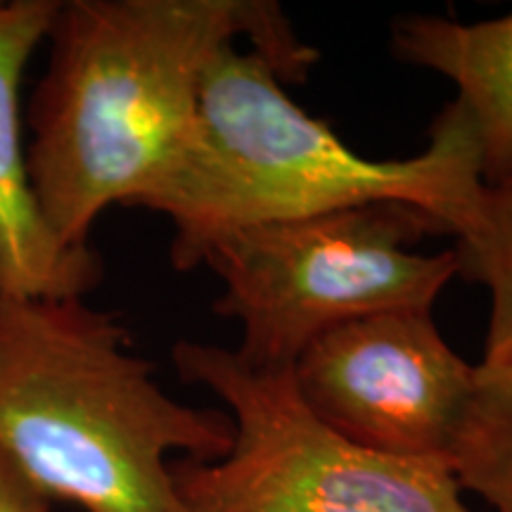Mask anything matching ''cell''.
Instances as JSON below:
<instances>
[{"instance_id": "6da1fadb", "label": "cell", "mask_w": 512, "mask_h": 512, "mask_svg": "<svg viewBox=\"0 0 512 512\" xmlns=\"http://www.w3.org/2000/svg\"><path fill=\"white\" fill-rule=\"evenodd\" d=\"M247 41L285 83L318 60L271 0H67L29 102V176L62 245L112 204L143 207L183 157L211 62Z\"/></svg>"}, {"instance_id": "7a4b0ae2", "label": "cell", "mask_w": 512, "mask_h": 512, "mask_svg": "<svg viewBox=\"0 0 512 512\" xmlns=\"http://www.w3.org/2000/svg\"><path fill=\"white\" fill-rule=\"evenodd\" d=\"M266 55L238 43L211 62L183 157L143 207L174 226L171 264L202 266L216 240L256 223L290 221L375 202L427 214L458 242L482 226L486 190L470 119L456 100L411 159H368L328 121L304 112Z\"/></svg>"}, {"instance_id": "3957f363", "label": "cell", "mask_w": 512, "mask_h": 512, "mask_svg": "<svg viewBox=\"0 0 512 512\" xmlns=\"http://www.w3.org/2000/svg\"><path fill=\"white\" fill-rule=\"evenodd\" d=\"M228 413L176 401L131 332L83 297L0 299V456L86 512H188L171 453H228Z\"/></svg>"}, {"instance_id": "277c9868", "label": "cell", "mask_w": 512, "mask_h": 512, "mask_svg": "<svg viewBox=\"0 0 512 512\" xmlns=\"http://www.w3.org/2000/svg\"><path fill=\"white\" fill-rule=\"evenodd\" d=\"M446 235L422 211L396 202L256 223L216 240L202 266L221 278L214 311L238 320V354L254 366H294L323 332L387 311H432L460 275L456 249L420 254Z\"/></svg>"}, {"instance_id": "5b68a950", "label": "cell", "mask_w": 512, "mask_h": 512, "mask_svg": "<svg viewBox=\"0 0 512 512\" xmlns=\"http://www.w3.org/2000/svg\"><path fill=\"white\" fill-rule=\"evenodd\" d=\"M176 373L228 406L219 460L171 465L188 512H472L446 460L361 446L306 406L292 366H254L219 344L178 342Z\"/></svg>"}, {"instance_id": "8992f818", "label": "cell", "mask_w": 512, "mask_h": 512, "mask_svg": "<svg viewBox=\"0 0 512 512\" xmlns=\"http://www.w3.org/2000/svg\"><path fill=\"white\" fill-rule=\"evenodd\" d=\"M475 370L446 342L432 311H387L323 332L292 375L306 406L356 444L446 460Z\"/></svg>"}, {"instance_id": "52a82bcc", "label": "cell", "mask_w": 512, "mask_h": 512, "mask_svg": "<svg viewBox=\"0 0 512 512\" xmlns=\"http://www.w3.org/2000/svg\"><path fill=\"white\" fill-rule=\"evenodd\" d=\"M62 0H0V299L86 297L102 278L93 247L62 245L29 176L22 79Z\"/></svg>"}, {"instance_id": "ba28073f", "label": "cell", "mask_w": 512, "mask_h": 512, "mask_svg": "<svg viewBox=\"0 0 512 512\" xmlns=\"http://www.w3.org/2000/svg\"><path fill=\"white\" fill-rule=\"evenodd\" d=\"M401 62L430 69L456 86L475 131L486 185L512 181V12L484 22L403 15L392 24Z\"/></svg>"}, {"instance_id": "9c48e42d", "label": "cell", "mask_w": 512, "mask_h": 512, "mask_svg": "<svg viewBox=\"0 0 512 512\" xmlns=\"http://www.w3.org/2000/svg\"><path fill=\"white\" fill-rule=\"evenodd\" d=\"M446 463L460 489L512 512V363L477 366Z\"/></svg>"}, {"instance_id": "30bf717a", "label": "cell", "mask_w": 512, "mask_h": 512, "mask_svg": "<svg viewBox=\"0 0 512 512\" xmlns=\"http://www.w3.org/2000/svg\"><path fill=\"white\" fill-rule=\"evenodd\" d=\"M460 278L489 290L484 366L512 363V181L489 185L482 226L456 247Z\"/></svg>"}, {"instance_id": "8fae6325", "label": "cell", "mask_w": 512, "mask_h": 512, "mask_svg": "<svg viewBox=\"0 0 512 512\" xmlns=\"http://www.w3.org/2000/svg\"><path fill=\"white\" fill-rule=\"evenodd\" d=\"M0 512H53V501L0 456Z\"/></svg>"}]
</instances>
